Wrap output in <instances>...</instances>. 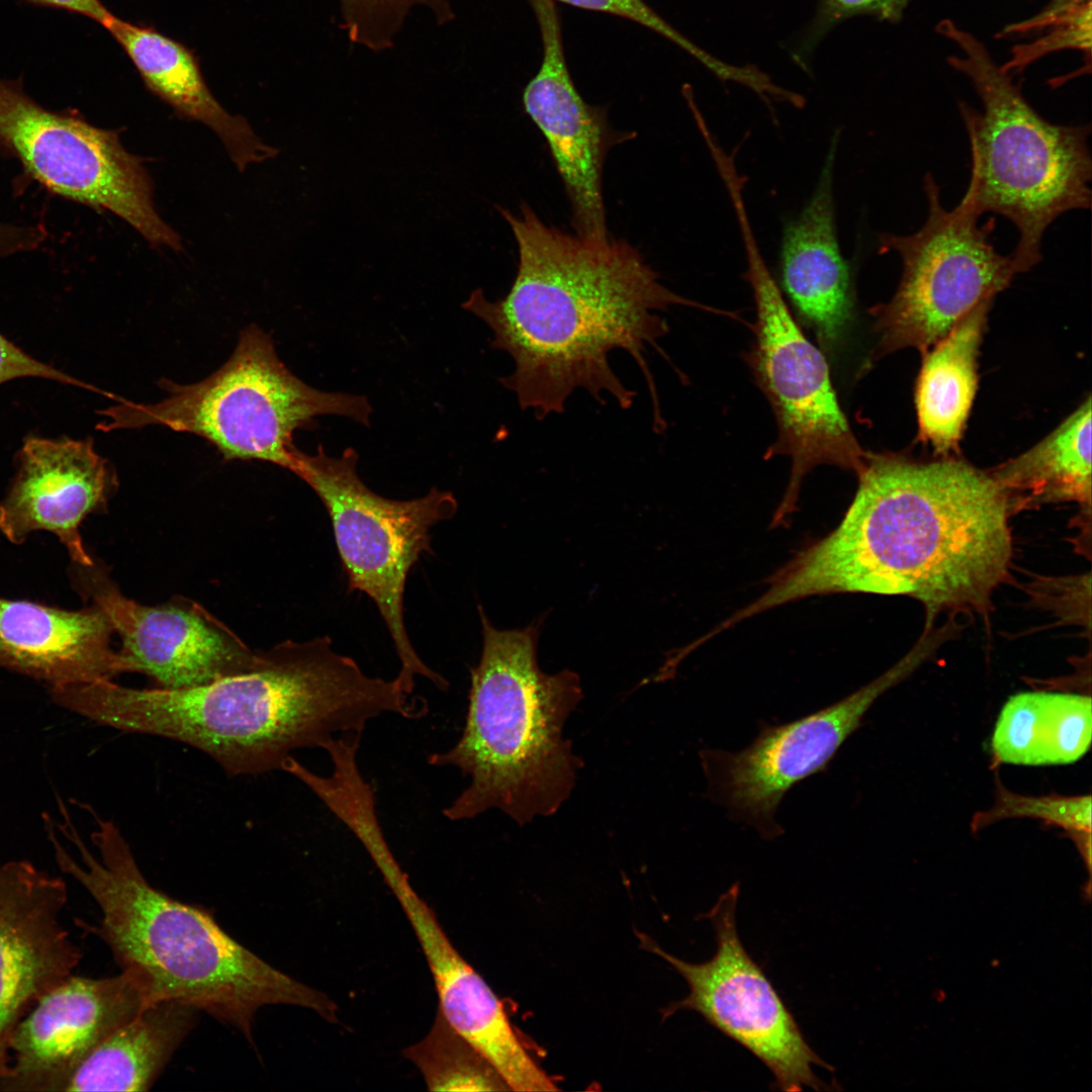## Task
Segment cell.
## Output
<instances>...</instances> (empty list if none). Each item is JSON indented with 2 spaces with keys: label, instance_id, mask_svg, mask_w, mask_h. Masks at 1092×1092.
<instances>
[{
  "label": "cell",
  "instance_id": "1",
  "mask_svg": "<svg viewBox=\"0 0 1092 1092\" xmlns=\"http://www.w3.org/2000/svg\"><path fill=\"white\" fill-rule=\"evenodd\" d=\"M840 524L799 552L745 607L753 617L812 596L903 595L938 613H986L1009 572L1011 508L965 462L869 453Z\"/></svg>",
  "mask_w": 1092,
  "mask_h": 1092
},
{
  "label": "cell",
  "instance_id": "2",
  "mask_svg": "<svg viewBox=\"0 0 1092 1092\" xmlns=\"http://www.w3.org/2000/svg\"><path fill=\"white\" fill-rule=\"evenodd\" d=\"M516 239L517 274L494 301L474 290L462 307L492 332L491 346L514 360L500 379L523 410L538 419L564 412L568 397L584 389L597 401L609 395L622 408L633 404L609 361L624 350L643 373L655 421L659 410L647 348L667 333L657 314L672 305L715 311L674 293L641 254L622 240L595 241L547 225L527 204L518 215L498 208Z\"/></svg>",
  "mask_w": 1092,
  "mask_h": 1092
},
{
  "label": "cell",
  "instance_id": "3",
  "mask_svg": "<svg viewBox=\"0 0 1092 1092\" xmlns=\"http://www.w3.org/2000/svg\"><path fill=\"white\" fill-rule=\"evenodd\" d=\"M329 636L286 640L247 672L188 689H135L111 679L50 690L60 707L117 730L193 746L229 776L282 769L297 749L362 734L373 719L424 715L398 680L366 674Z\"/></svg>",
  "mask_w": 1092,
  "mask_h": 1092
},
{
  "label": "cell",
  "instance_id": "4",
  "mask_svg": "<svg viewBox=\"0 0 1092 1092\" xmlns=\"http://www.w3.org/2000/svg\"><path fill=\"white\" fill-rule=\"evenodd\" d=\"M96 821L86 846L66 809L61 831L81 862L60 843L52 823L47 833L60 870L74 878L98 904L99 924L80 925L96 934L141 990L146 1004L176 1001L204 1011L253 1042L260 1008L292 1005L336 1020L335 1003L322 992L275 969L230 936L213 916L154 888L143 875L129 844L111 820Z\"/></svg>",
  "mask_w": 1092,
  "mask_h": 1092
},
{
  "label": "cell",
  "instance_id": "5",
  "mask_svg": "<svg viewBox=\"0 0 1092 1092\" xmlns=\"http://www.w3.org/2000/svg\"><path fill=\"white\" fill-rule=\"evenodd\" d=\"M482 652L471 669L465 725L456 743L428 757L451 766L469 785L443 810L451 821L498 809L520 826L555 814L582 766L563 737L582 699L578 674L543 672L537 661L541 621L500 630L478 607Z\"/></svg>",
  "mask_w": 1092,
  "mask_h": 1092
},
{
  "label": "cell",
  "instance_id": "6",
  "mask_svg": "<svg viewBox=\"0 0 1092 1092\" xmlns=\"http://www.w3.org/2000/svg\"><path fill=\"white\" fill-rule=\"evenodd\" d=\"M937 30L960 49L962 55L948 63L972 81L983 105L979 113L961 105L972 157L965 194L980 215L994 212L1016 226L1019 239L1010 256L1017 274L1026 272L1042 259L1051 223L1091 205L1090 124L1044 119L972 33L949 19Z\"/></svg>",
  "mask_w": 1092,
  "mask_h": 1092
},
{
  "label": "cell",
  "instance_id": "7",
  "mask_svg": "<svg viewBox=\"0 0 1092 1092\" xmlns=\"http://www.w3.org/2000/svg\"><path fill=\"white\" fill-rule=\"evenodd\" d=\"M156 403L122 400L99 415L98 430L164 426L203 438L223 459L259 460L290 470L293 434L320 416L369 425L365 396L327 392L297 378L279 359L272 339L256 325L241 332L230 359L192 384L162 380Z\"/></svg>",
  "mask_w": 1092,
  "mask_h": 1092
},
{
  "label": "cell",
  "instance_id": "8",
  "mask_svg": "<svg viewBox=\"0 0 1092 1092\" xmlns=\"http://www.w3.org/2000/svg\"><path fill=\"white\" fill-rule=\"evenodd\" d=\"M357 464L352 448L339 457L322 446L312 455L295 448L290 471L312 488L330 516L348 589L366 594L377 607L400 662L395 678L403 691L414 693L418 675L446 690L447 680L427 666L410 640L403 595L411 569L432 550L431 529L453 518L457 499L436 487L414 499L385 498L361 480Z\"/></svg>",
  "mask_w": 1092,
  "mask_h": 1092
},
{
  "label": "cell",
  "instance_id": "9",
  "mask_svg": "<svg viewBox=\"0 0 1092 1092\" xmlns=\"http://www.w3.org/2000/svg\"><path fill=\"white\" fill-rule=\"evenodd\" d=\"M756 310L751 364L772 408L777 439L766 456L785 455L791 473L774 524L793 513L806 475L820 465L857 473L869 453L840 407L822 352L795 322L757 245L749 217L737 218Z\"/></svg>",
  "mask_w": 1092,
  "mask_h": 1092
},
{
  "label": "cell",
  "instance_id": "10",
  "mask_svg": "<svg viewBox=\"0 0 1092 1092\" xmlns=\"http://www.w3.org/2000/svg\"><path fill=\"white\" fill-rule=\"evenodd\" d=\"M923 189V225L907 236L879 237V251L896 252L903 265L894 296L874 309L879 354L908 347L927 351L1017 274L1011 256L997 252L990 240L993 224H979L981 215L968 195L946 209L930 173Z\"/></svg>",
  "mask_w": 1092,
  "mask_h": 1092
},
{
  "label": "cell",
  "instance_id": "11",
  "mask_svg": "<svg viewBox=\"0 0 1092 1092\" xmlns=\"http://www.w3.org/2000/svg\"><path fill=\"white\" fill-rule=\"evenodd\" d=\"M0 154L51 192L116 214L154 245L180 248L156 210L147 170L118 132L44 108L20 80L0 78Z\"/></svg>",
  "mask_w": 1092,
  "mask_h": 1092
},
{
  "label": "cell",
  "instance_id": "12",
  "mask_svg": "<svg viewBox=\"0 0 1092 1092\" xmlns=\"http://www.w3.org/2000/svg\"><path fill=\"white\" fill-rule=\"evenodd\" d=\"M738 895L739 884L735 883L704 915L715 930L717 944L716 952L707 962H685L640 935L642 945L668 962L690 989L686 998L664 1010V1015L682 1009L698 1012L761 1061L771 1072L776 1089H832L816 1076L813 1067L830 1072L834 1068L808 1044L780 994L740 940L736 925Z\"/></svg>",
  "mask_w": 1092,
  "mask_h": 1092
},
{
  "label": "cell",
  "instance_id": "13",
  "mask_svg": "<svg viewBox=\"0 0 1092 1092\" xmlns=\"http://www.w3.org/2000/svg\"><path fill=\"white\" fill-rule=\"evenodd\" d=\"M930 652V645L920 641L870 684L803 718L761 729L740 751H702L711 798L762 837H777L783 830L775 817L787 792L823 770L879 697L914 671Z\"/></svg>",
  "mask_w": 1092,
  "mask_h": 1092
},
{
  "label": "cell",
  "instance_id": "14",
  "mask_svg": "<svg viewBox=\"0 0 1092 1092\" xmlns=\"http://www.w3.org/2000/svg\"><path fill=\"white\" fill-rule=\"evenodd\" d=\"M70 576L75 590L106 614L119 636L122 673H145L162 689H188L250 671L262 660L263 651H253L194 601L142 605L124 596L97 562L72 564Z\"/></svg>",
  "mask_w": 1092,
  "mask_h": 1092
},
{
  "label": "cell",
  "instance_id": "15",
  "mask_svg": "<svg viewBox=\"0 0 1092 1092\" xmlns=\"http://www.w3.org/2000/svg\"><path fill=\"white\" fill-rule=\"evenodd\" d=\"M538 23L542 62L523 93L525 111L546 139L572 208L575 235L610 238L602 173L618 136L604 107L586 103L570 77L559 12L553 0H528Z\"/></svg>",
  "mask_w": 1092,
  "mask_h": 1092
},
{
  "label": "cell",
  "instance_id": "16",
  "mask_svg": "<svg viewBox=\"0 0 1092 1092\" xmlns=\"http://www.w3.org/2000/svg\"><path fill=\"white\" fill-rule=\"evenodd\" d=\"M67 901L61 877L24 859L0 866V1080L17 1024L81 960L61 922Z\"/></svg>",
  "mask_w": 1092,
  "mask_h": 1092
},
{
  "label": "cell",
  "instance_id": "17",
  "mask_svg": "<svg viewBox=\"0 0 1092 1092\" xmlns=\"http://www.w3.org/2000/svg\"><path fill=\"white\" fill-rule=\"evenodd\" d=\"M373 862L417 935L435 983L438 1010L446 1021L484 1057L508 1089L556 1090L525 1049L503 1002L451 943L432 908L411 886L392 851L379 852Z\"/></svg>",
  "mask_w": 1092,
  "mask_h": 1092
},
{
  "label": "cell",
  "instance_id": "18",
  "mask_svg": "<svg viewBox=\"0 0 1092 1092\" xmlns=\"http://www.w3.org/2000/svg\"><path fill=\"white\" fill-rule=\"evenodd\" d=\"M146 1005L123 972L106 978L70 976L17 1024L0 1091H57L98 1044Z\"/></svg>",
  "mask_w": 1092,
  "mask_h": 1092
},
{
  "label": "cell",
  "instance_id": "19",
  "mask_svg": "<svg viewBox=\"0 0 1092 1092\" xmlns=\"http://www.w3.org/2000/svg\"><path fill=\"white\" fill-rule=\"evenodd\" d=\"M16 473L0 502V532L19 545L37 531L54 534L72 564L95 561L80 532L83 521L107 510L118 487L112 464L90 438L26 437L16 454Z\"/></svg>",
  "mask_w": 1092,
  "mask_h": 1092
},
{
  "label": "cell",
  "instance_id": "20",
  "mask_svg": "<svg viewBox=\"0 0 1092 1092\" xmlns=\"http://www.w3.org/2000/svg\"><path fill=\"white\" fill-rule=\"evenodd\" d=\"M113 627L95 604L66 610L0 597V667L50 688L122 673Z\"/></svg>",
  "mask_w": 1092,
  "mask_h": 1092
},
{
  "label": "cell",
  "instance_id": "21",
  "mask_svg": "<svg viewBox=\"0 0 1092 1092\" xmlns=\"http://www.w3.org/2000/svg\"><path fill=\"white\" fill-rule=\"evenodd\" d=\"M838 141L836 130L811 198L784 228L780 257L788 297L830 350L841 343L854 302L850 266L841 254L835 223L833 174Z\"/></svg>",
  "mask_w": 1092,
  "mask_h": 1092
},
{
  "label": "cell",
  "instance_id": "22",
  "mask_svg": "<svg viewBox=\"0 0 1092 1092\" xmlns=\"http://www.w3.org/2000/svg\"><path fill=\"white\" fill-rule=\"evenodd\" d=\"M103 27L127 54L148 89L179 114L210 127L240 170L276 155L244 118L230 114L216 101L188 48L152 27L114 15Z\"/></svg>",
  "mask_w": 1092,
  "mask_h": 1092
},
{
  "label": "cell",
  "instance_id": "23",
  "mask_svg": "<svg viewBox=\"0 0 1092 1092\" xmlns=\"http://www.w3.org/2000/svg\"><path fill=\"white\" fill-rule=\"evenodd\" d=\"M197 1014L196 1008L176 1001L146 1005L98 1044L57 1091H148Z\"/></svg>",
  "mask_w": 1092,
  "mask_h": 1092
},
{
  "label": "cell",
  "instance_id": "24",
  "mask_svg": "<svg viewBox=\"0 0 1092 1092\" xmlns=\"http://www.w3.org/2000/svg\"><path fill=\"white\" fill-rule=\"evenodd\" d=\"M1091 697L1023 692L1003 706L990 749L995 764L1050 765L1079 760L1092 737Z\"/></svg>",
  "mask_w": 1092,
  "mask_h": 1092
},
{
  "label": "cell",
  "instance_id": "25",
  "mask_svg": "<svg viewBox=\"0 0 1092 1092\" xmlns=\"http://www.w3.org/2000/svg\"><path fill=\"white\" fill-rule=\"evenodd\" d=\"M990 303L964 316L924 358L915 392L919 434L940 454L958 447L972 406Z\"/></svg>",
  "mask_w": 1092,
  "mask_h": 1092
},
{
  "label": "cell",
  "instance_id": "26",
  "mask_svg": "<svg viewBox=\"0 0 1092 1092\" xmlns=\"http://www.w3.org/2000/svg\"><path fill=\"white\" fill-rule=\"evenodd\" d=\"M1011 512L1058 502L1091 507V399L1041 442L991 472Z\"/></svg>",
  "mask_w": 1092,
  "mask_h": 1092
},
{
  "label": "cell",
  "instance_id": "27",
  "mask_svg": "<svg viewBox=\"0 0 1092 1092\" xmlns=\"http://www.w3.org/2000/svg\"><path fill=\"white\" fill-rule=\"evenodd\" d=\"M430 1091L508 1089L493 1067L437 1010L429 1033L403 1051Z\"/></svg>",
  "mask_w": 1092,
  "mask_h": 1092
},
{
  "label": "cell",
  "instance_id": "28",
  "mask_svg": "<svg viewBox=\"0 0 1092 1092\" xmlns=\"http://www.w3.org/2000/svg\"><path fill=\"white\" fill-rule=\"evenodd\" d=\"M425 8L438 24L454 17L448 0H340L343 26L349 39L372 52L392 48L406 17Z\"/></svg>",
  "mask_w": 1092,
  "mask_h": 1092
},
{
  "label": "cell",
  "instance_id": "29",
  "mask_svg": "<svg viewBox=\"0 0 1092 1092\" xmlns=\"http://www.w3.org/2000/svg\"><path fill=\"white\" fill-rule=\"evenodd\" d=\"M1011 818H1034L1064 829L1067 834L1091 831V796H1023L996 783L995 800L988 810L977 812L971 821L978 832L996 822Z\"/></svg>",
  "mask_w": 1092,
  "mask_h": 1092
},
{
  "label": "cell",
  "instance_id": "30",
  "mask_svg": "<svg viewBox=\"0 0 1092 1092\" xmlns=\"http://www.w3.org/2000/svg\"><path fill=\"white\" fill-rule=\"evenodd\" d=\"M909 0H819L817 11L797 48L795 58L804 66L806 58L834 26L847 18L871 15L880 20L901 19Z\"/></svg>",
  "mask_w": 1092,
  "mask_h": 1092
},
{
  "label": "cell",
  "instance_id": "31",
  "mask_svg": "<svg viewBox=\"0 0 1092 1092\" xmlns=\"http://www.w3.org/2000/svg\"><path fill=\"white\" fill-rule=\"evenodd\" d=\"M576 8L616 15L634 21L673 42L696 58L715 76L725 69V63L711 56L682 35L657 14L644 0H553Z\"/></svg>",
  "mask_w": 1092,
  "mask_h": 1092
},
{
  "label": "cell",
  "instance_id": "32",
  "mask_svg": "<svg viewBox=\"0 0 1092 1092\" xmlns=\"http://www.w3.org/2000/svg\"><path fill=\"white\" fill-rule=\"evenodd\" d=\"M23 377H38L90 388V385L28 355L0 333V384Z\"/></svg>",
  "mask_w": 1092,
  "mask_h": 1092
},
{
  "label": "cell",
  "instance_id": "33",
  "mask_svg": "<svg viewBox=\"0 0 1092 1092\" xmlns=\"http://www.w3.org/2000/svg\"><path fill=\"white\" fill-rule=\"evenodd\" d=\"M48 232L40 225L0 222V258L29 252L39 247Z\"/></svg>",
  "mask_w": 1092,
  "mask_h": 1092
},
{
  "label": "cell",
  "instance_id": "34",
  "mask_svg": "<svg viewBox=\"0 0 1092 1092\" xmlns=\"http://www.w3.org/2000/svg\"><path fill=\"white\" fill-rule=\"evenodd\" d=\"M1091 0H1052L1046 9L1030 20L1014 25L1016 32L1043 28L1069 17Z\"/></svg>",
  "mask_w": 1092,
  "mask_h": 1092
},
{
  "label": "cell",
  "instance_id": "35",
  "mask_svg": "<svg viewBox=\"0 0 1092 1092\" xmlns=\"http://www.w3.org/2000/svg\"><path fill=\"white\" fill-rule=\"evenodd\" d=\"M29 3L64 9L86 16L102 26L113 16L100 0H24Z\"/></svg>",
  "mask_w": 1092,
  "mask_h": 1092
}]
</instances>
